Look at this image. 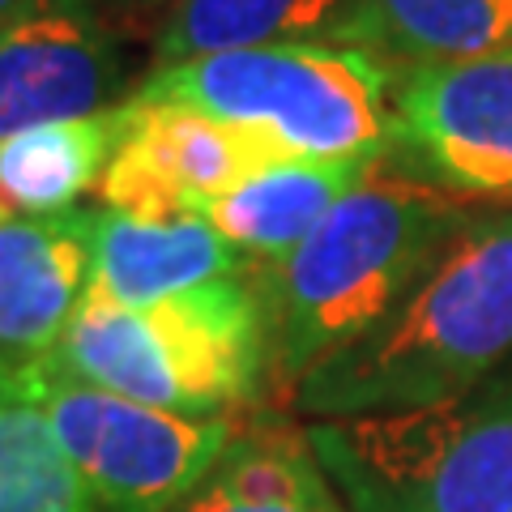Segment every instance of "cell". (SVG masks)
I'll use <instances>...</instances> for the list:
<instances>
[{
    "instance_id": "277c9868",
    "label": "cell",
    "mask_w": 512,
    "mask_h": 512,
    "mask_svg": "<svg viewBox=\"0 0 512 512\" xmlns=\"http://www.w3.org/2000/svg\"><path fill=\"white\" fill-rule=\"evenodd\" d=\"M133 99L184 103L274 158L380 163L397 150V82L380 52L346 43L235 47L154 69Z\"/></svg>"
},
{
    "instance_id": "ac0fdd59",
    "label": "cell",
    "mask_w": 512,
    "mask_h": 512,
    "mask_svg": "<svg viewBox=\"0 0 512 512\" xmlns=\"http://www.w3.org/2000/svg\"><path fill=\"white\" fill-rule=\"evenodd\" d=\"M43 5H90V0H0V26L22 18V13H35Z\"/></svg>"
},
{
    "instance_id": "8992f818",
    "label": "cell",
    "mask_w": 512,
    "mask_h": 512,
    "mask_svg": "<svg viewBox=\"0 0 512 512\" xmlns=\"http://www.w3.org/2000/svg\"><path fill=\"white\" fill-rule=\"evenodd\" d=\"M39 389L56 440L82 474L99 512H171L235 444L231 414L192 419L99 389L39 359Z\"/></svg>"
},
{
    "instance_id": "52a82bcc",
    "label": "cell",
    "mask_w": 512,
    "mask_h": 512,
    "mask_svg": "<svg viewBox=\"0 0 512 512\" xmlns=\"http://www.w3.org/2000/svg\"><path fill=\"white\" fill-rule=\"evenodd\" d=\"M397 146L427 184L512 201V47L410 69L397 82Z\"/></svg>"
},
{
    "instance_id": "6da1fadb",
    "label": "cell",
    "mask_w": 512,
    "mask_h": 512,
    "mask_svg": "<svg viewBox=\"0 0 512 512\" xmlns=\"http://www.w3.org/2000/svg\"><path fill=\"white\" fill-rule=\"evenodd\" d=\"M512 355V210L470 218L389 320L312 367L291 406L312 419L474 393Z\"/></svg>"
},
{
    "instance_id": "5b68a950",
    "label": "cell",
    "mask_w": 512,
    "mask_h": 512,
    "mask_svg": "<svg viewBox=\"0 0 512 512\" xmlns=\"http://www.w3.org/2000/svg\"><path fill=\"white\" fill-rule=\"evenodd\" d=\"M346 512H512V384L303 427Z\"/></svg>"
},
{
    "instance_id": "d6986e66",
    "label": "cell",
    "mask_w": 512,
    "mask_h": 512,
    "mask_svg": "<svg viewBox=\"0 0 512 512\" xmlns=\"http://www.w3.org/2000/svg\"><path fill=\"white\" fill-rule=\"evenodd\" d=\"M9 210H13V205H9L5 197H0V227H5V222H9Z\"/></svg>"
},
{
    "instance_id": "3957f363",
    "label": "cell",
    "mask_w": 512,
    "mask_h": 512,
    "mask_svg": "<svg viewBox=\"0 0 512 512\" xmlns=\"http://www.w3.org/2000/svg\"><path fill=\"white\" fill-rule=\"evenodd\" d=\"M52 359L99 389L158 410L192 419L244 410L274 380V325L261 269L150 308L86 295Z\"/></svg>"
},
{
    "instance_id": "ba28073f",
    "label": "cell",
    "mask_w": 512,
    "mask_h": 512,
    "mask_svg": "<svg viewBox=\"0 0 512 512\" xmlns=\"http://www.w3.org/2000/svg\"><path fill=\"white\" fill-rule=\"evenodd\" d=\"M282 158L248 133L184 103H124V133L103 175L107 210L205 214L218 197Z\"/></svg>"
},
{
    "instance_id": "4fadbf2b",
    "label": "cell",
    "mask_w": 512,
    "mask_h": 512,
    "mask_svg": "<svg viewBox=\"0 0 512 512\" xmlns=\"http://www.w3.org/2000/svg\"><path fill=\"white\" fill-rule=\"evenodd\" d=\"M380 163H325V158H282L252 171L227 197H218L205 218L231 239V244L256 256L278 261L295 244H303L325 214L346 192L372 180Z\"/></svg>"
},
{
    "instance_id": "2e32d148",
    "label": "cell",
    "mask_w": 512,
    "mask_h": 512,
    "mask_svg": "<svg viewBox=\"0 0 512 512\" xmlns=\"http://www.w3.org/2000/svg\"><path fill=\"white\" fill-rule=\"evenodd\" d=\"M0 512H99L56 440L39 359L0 355Z\"/></svg>"
},
{
    "instance_id": "7c38bea8",
    "label": "cell",
    "mask_w": 512,
    "mask_h": 512,
    "mask_svg": "<svg viewBox=\"0 0 512 512\" xmlns=\"http://www.w3.org/2000/svg\"><path fill=\"white\" fill-rule=\"evenodd\" d=\"M265 43H346L380 52L367 0H175L154 56L163 69Z\"/></svg>"
},
{
    "instance_id": "30bf717a",
    "label": "cell",
    "mask_w": 512,
    "mask_h": 512,
    "mask_svg": "<svg viewBox=\"0 0 512 512\" xmlns=\"http://www.w3.org/2000/svg\"><path fill=\"white\" fill-rule=\"evenodd\" d=\"M94 214H26L0 227V355L35 363L56 355L90 295Z\"/></svg>"
},
{
    "instance_id": "9c48e42d",
    "label": "cell",
    "mask_w": 512,
    "mask_h": 512,
    "mask_svg": "<svg viewBox=\"0 0 512 512\" xmlns=\"http://www.w3.org/2000/svg\"><path fill=\"white\" fill-rule=\"evenodd\" d=\"M120 56L90 5H43L0 26V137L107 111Z\"/></svg>"
},
{
    "instance_id": "e0dca14e",
    "label": "cell",
    "mask_w": 512,
    "mask_h": 512,
    "mask_svg": "<svg viewBox=\"0 0 512 512\" xmlns=\"http://www.w3.org/2000/svg\"><path fill=\"white\" fill-rule=\"evenodd\" d=\"M380 56L419 64L470 60L512 47V0H367Z\"/></svg>"
},
{
    "instance_id": "8fae6325",
    "label": "cell",
    "mask_w": 512,
    "mask_h": 512,
    "mask_svg": "<svg viewBox=\"0 0 512 512\" xmlns=\"http://www.w3.org/2000/svg\"><path fill=\"white\" fill-rule=\"evenodd\" d=\"M248 269V256L205 214H94L90 295L99 299L150 308Z\"/></svg>"
},
{
    "instance_id": "9a60e30c",
    "label": "cell",
    "mask_w": 512,
    "mask_h": 512,
    "mask_svg": "<svg viewBox=\"0 0 512 512\" xmlns=\"http://www.w3.org/2000/svg\"><path fill=\"white\" fill-rule=\"evenodd\" d=\"M120 133L124 103L0 137V197L22 214L73 210L77 197L103 184Z\"/></svg>"
},
{
    "instance_id": "5bb4252c",
    "label": "cell",
    "mask_w": 512,
    "mask_h": 512,
    "mask_svg": "<svg viewBox=\"0 0 512 512\" xmlns=\"http://www.w3.org/2000/svg\"><path fill=\"white\" fill-rule=\"evenodd\" d=\"M171 512H346L303 431L244 423L222 461Z\"/></svg>"
},
{
    "instance_id": "7a4b0ae2",
    "label": "cell",
    "mask_w": 512,
    "mask_h": 512,
    "mask_svg": "<svg viewBox=\"0 0 512 512\" xmlns=\"http://www.w3.org/2000/svg\"><path fill=\"white\" fill-rule=\"evenodd\" d=\"M470 214L419 180H363L278 261H261L274 325V380L286 393L367 338L436 265Z\"/></svg>"
}]
</instances>
